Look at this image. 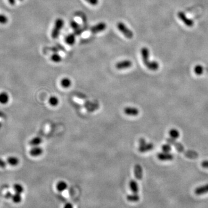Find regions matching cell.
I'll return each mask as SVG.
<instances>
[{
  "mask_svg": "<svg viewBox=\"0 0 208 208\" xmlns=\"http://www.w3.org/2000/svg\"><path fill=\"white\" fill-rule=\"evenodd\" d=\"M141 54L143 63L145 65L150 71H156L159 68V64L156 61H150L149 50L147 48H142L141 50Z\"/></svg>",
  "mask_w": 208,
  "mask_h": 208,
  "instance_id": "cell-1",
  "label": "cell"
},
{
  "mask_svg": "<svg viewBox=\"0 0 208 208\" xmlns=\"http://www.w3.org/2000/svg\"><path fill=\"white\" fill-rule=\"evenodd\" d=\"M64 20L61 18H57L54 22V25L52 31V37L53 39L58 38L60 32L64 26Z\"/></svg>",
  "mask_w": 208,
  "mask_h": 208,
  "instance_id": "cell-2",
  "label": "cell"
},
{
  "mask_svg": "<svg viewBox=\"0 0 208 208\" xmlns=\"http://www.w3.org/2000/svg\"><path fill=\"white\" fill-rule=\"evenodd\" d=\"M118 30L128 39H132L134 36L132 31L123 22H119L117 24Z\"/></svg>",
  "mask_w": 208,
  "mask_h": 208,
  "instance_id": "cell-3",
  "label": "cell"
},
{
  "mask_svg": "<svg viewBox=\"0 0 208 208\" xmlns=\"http://www.w3.org/2000/svg\"><path fill=\"white\" fill-rule=\"evenodd\" d=\"M107 25L104 22H100L91 27L90 31L92 34H97L106 30Z\"/></svg>",
  "mask_w": 208,
  "mask_h": 208,
  "instance_id": "cell-4",
  "label": "cell"
},
{
  "mask_svg": "<svg viewBox=\"0 0 208 208\" xmlns=\"http://www.w3.org/2000/svg\"><path fill=\"white\" fill-rule=\"evenodd\" d=\"M178 16L180 19L183 22V23L188 27H192L194 25V22L192 20L188 18L184 12H179L178 13Z\"/></svg>",
  "mask_w": 208,
  "mask_h": 208,
  "instance_id": "cell-5",
  "label": "cell"
},
{
  "mask_svg": "<svg viewBox=\"0 0 208 208\" xmlns=\"http://www.w3.org/2000/svg\"><path fill=\"white\" fill-rule=\"evenodd\" d=\"M132 65V63L130 60H123V61L118 62L116 64V68L118 69L121 70V69H124L129 68L131 67Z\"/></svg>",
  "mask_w": 208,
  "mask_h": 208,
  "instance_id": "cell-6",
  "label": "cell"
},
{
  "mask_svg": "<svg viewBox=\"0 0 208 208\" xmlns=\"http://www.w3.org/2000/svg\"><path fill=\"white\" fill-rule=\"evenodd\" d=\"M124 112L127 115L136 116L139 114V111L137 108L134 107H126L124 109Z\"/></svg>",
  "mask_w": 208,
  "mask_h": 208,
  "instance_id": "cell-7",
  "label": "cell"
},
{
  "mask_svg": "<svg viewBox=\"0 0 208 208\" xmlns=\"http://www.w3.org/2000/svg\"><path fill=\"white\" fill-rule=\"evenodd\" d=\"M154 148V145L152 143H145L142 145H139V151L141 153H145L149 151L153 150Z\"/></svg>",
  "mask_w": 208,
  "mask_h": 208,
  "instance_id": "cell-8",
  "label": "cell"
},
{
  "mask_svg": "<svg viewBox=\"0 0 208 208\" xmlns=\"http://www.w3.org/2000/svg\"><path fill=\"white\" fill-rule=\"evenodd\" d=\"M195 194L197 195H201L208 193V184L198 187L195 189Z\"/></svg>",
  "mask_w": 208,
  "mask_h": 208,
  "instance_id": "cell-9",
  "label": "cell"
},
{
  "mask_svg": "<svg viewBox=\"0 0 208 208\" xmlns=\"http://www.w3.org/2000/svg\"><path fill=\"white\" fill-rule=\"evenodd\" d=\"M157 157L161 161H169L174 159V156L169 153H160L157 155Z\"/></svg>",
  "mask_w": 208,
  "mask_h": 208,
  "instance_id": "cell-10",
  "label": "cell"
},
{
  "mask_svg": "<svg viewBox=\"0 0 208 208\" xmlns=\"http://www.w3.org/2000/svg\"><path fill=\"white\" fill-rule=\"evenodd\" d=\"M134 174L135 178L141 180L143 176V171L142 166L139 164H136L134 166Z\"/></svg>",
  "mask_w": 208,
  "mask_h": 208,
  "instance_id": "cell-11",
  "label": "cell"
},
{
  "mask_svg": "<svg viewBox=\"0 0 208 208\" xmlns=\"http://www.w3.org/2000/svg\"><path fill=\"white\" fill-rule=\"evenodd\" d=\"M43 153V150L42 148L40 147H35L31 149L30 154L31 156L37 157L41 155Z\"/></svg>",
  "mask_w": 208,
  "mask_h": 208,
  "instance_id": "cell-12",
  "label": "cell"
},
{
  "mask_svg": "<svg viewBox=\"0 0 208 208\" xmlns=\"http://www.w3.org/2000/svg\"><path fill=\"white\" fill-rule=\"evenodd\" d=\"M129 187L131 188V191L133 193L138 194V193L139 191V187H138V184L137 182L134 180H131L129 182Z\"/></svg>",
  "mask_w": 208,
  "mask_h": 208,
  "instance_id": "cell-13",
  "label": "cell"
},
{
  "mask_svg": "<svg viewBox=\"0 0 208 208\" xmlns=\"http://www.w3.org/2000/svg\"><path fill=\"white\" fill-rule=\"evenodd\" d=\"M76 40V37L74 34H70L67 35L65 39V42L69 45H73Z\"/></svg>",
  "mask_w": 208,
  "mask_h": 208,
  "instance_id": "cell-14",
  "label": "cell"
},
{
  "mask_svg": "<svg viewBox=\"0 0 208 208\" xmlns=\"http://www.w3.org/2000/svg\"><path fill=\"white\" fill-rule=\"evenodd\" d=\"M9 96L6 92H2L0 93V103L1 104H7L9 101Z\"/></svg>",
  "mask_w": 208,
  "mask_h": 208,
  "instance_id": "cell-15",
  "label": "cell"
},
{
  "mask_svg": "<svg viewBox=\"0 0 208 208\" xmlns=\"http://www.w3.org/2000/svg\"><path fill=\"white\" fill-rule=\"evenodd\" d=\"M67 187H68L67 183L64 181H60L58 182V183L57 184L56 186L57 189V190L60 192L64 191V190H66Z\"/></svg>",
  "mask_w": 208,
  "mask_h": 208,
  "instance_id": "cell-16",
  "label": "cell"
},
{
  "mask_svg": "<svg viewBox=\"0 0 208 208\" xmlns=\"http://www.w3.org/2000/svg\"><path fill=\"white\" fill-rule=\"evenodd\" d=\"M127 199L128 201L132 202H138L140 199V197L138 194L133 193L132 194H129L127 196Z\"/></svg>",
  "mask_w": 208,
  "mask_h": 208,
  "instance_id": "cell-17",
  "label": "cell"
},
{
  "mask_svg": "<svg viewBox=\"0 0 208 208\" xmlns=\"http://www.w3.org/2000/svg\"><path fill=\"white\" fill-rule=\"evenodd\" d=\"M169 134L170 137H171L173 139H176L180 136V134H179V131L177 130L176 129H175V128H172V129H170V131L169 132Z\"/></svg>",
  "mask_w": 208,
  "mask_h": 208,
  "instance_id": "cell-18",
  "label": "cell"
},
{
  "mask_svg": "<svg viewBox=\"0 0 208 208\" xmlns=\"http://www.w3.org/2000/svg\"><path fill=\"white\" fill-rule=\"evenodd\" d=\"M7 162L12 166H16L18 165L19 160L15 157H9L7 158Z\"/></svg>",
  "mask_w": 208,
  "mask_h": 208,
  "instance_id": "cell-19",
  "label": "cell"
},
{
  "mask_svg": "<svg viewBox=\"0 0 208 208\" xmlns=\"http://www.w3.org/2000/svg\"><path fill=\"white\" fill-rule=\"evenodd\" d=\"M42 139L40 137H35L32 139L30 142V145L34 146H37L41 143Z\"/></svg>",
  "mask_w": 208,
  "mask_h": 208,
  "instance_id": "cell-20",
  "label": "cell"
},
{
  "mask_svg": "<svg viewBox=\"0 0 208 208\" xmlns=\"http://www.w3.org/2000/svg\"><path fill=\"white\" fill-rule=\"evenodd\" d=\"M71 81L68 78H64L61 81V85L64 88H68L71 86Z\"/></svg>",
  "mask_w": 208,
  "mask_h": 208,
  "instance_id": "cell-21",
  "label": "cell"
},
{
  "mask_svg": "<svg viewBox=\"0 0 208 208\" xmlns=\"http://www.w3.org/2000/svg\"><path fill=\"white\" fill-rule=\"evenodd\" d=\"M50 59H51L52 61H53L54 63H56L61 62V60H62L61 57L57 53H54V54H52L51 55Z\"/></svg>",
  "mask_w": 208,
  "mask_h": 208,
  "instance_id": "cell-22",
  "label": "cell"
},
{
  "mask_svg": "<svg viewBox=\"0 0 208 208\" xmlns=\"http://www.w3.org/2000/svg\"><path fill=\"white\" fill-rule=\"evenodd\" d=\"M13 188H14V190L15 191L16 193L21 194L24 191L23 187L20 184H15L13 186Z\"/></svg>",
  "mask_w": 208,
  "mask_h": 208,
  "instance_id": "cell-23",
  "label": "cell"
},
{
  "mask_svg": "<svg viewBox=\"0 0 208 208\" xmlns=\"http://www.w3.org/2000/svg\"><path fill=\"white\" fill-rule=\"evenodd\" d=\"M49 103L50 105L53 106H55L57 105L59 103V100L58 99V98L55 96H52L51 97L49 100Z\"/></svg>",
  "mask_w": 208,
  "mask_h": 208,
  "instance_id": "cell-24",
  "label": "cell"
},
{
  "mask_svg": "<svg viewBox=\"0 0 208 208\" xmlns=\"http://www.w3.org/2000/svg\"><path fill=\"white\" fill-rule=\"evenodd\" d=\"M194 71L197 75H201L203 72V68L201 65H197L194 67Z\"/></svg>",
  "mask_w": 208,
  "mask_h": 208,
  "instance_id": "cell-25",
  "label": "cell"
},
{
  "mask_svg": "<svg viewBox=\"0 0 208 208\" xmlns=\"http://www.w3.org/2000/svg\"><path fill=\"white\" fill-rule=\"evenodd\" d=\"M12 201L16 203H20L22 201V197L20 194H18V193H16L15 194H14L12 196Z\"/></svg>",
  "mask_w": 208,
  "mask_h": 208,
  "instance_id": "cell-26",
  "label": "cell"
},
{
  "mask_svg": "<svg viewBox=\"0 0 208 208\" xmlns=\"http://www.w3.org/2000/svg\"><path fill=\"white\" fill-rule=\"evenodd\" d=\"M8 22V17L3 14H0V24H5Z\"/></svg>",
  "mask_w": 208,
  "mask_h": 208,
  "instance_id": "cell-27",
  "label": "cell"
},
{
  "mask_svg": "<svg viewBox=\"0 0 208 208\" xmlns=\"http://www.w3.org/2000/svg\"><path fill=\"white\" fill-rule=\"evenodd\" d=\"M161 149L162 150V152H165V153H169L170 151L171 150L172 148L171 146H170L168 144H166V145H164L162 147H161Z\"/></svg>",
  "mask_w": 208,
  "mask_h": 208,
  "instance_id": "cell-28",
  "label": "cell"
},
{
  "mask_svg": "<svg viewBox=\"0 0 208 208\" xmlns=\"http://www.w3.org/2000/svg\"><path fill=\"white\" fill-rule=\"evenodd\" d=\"M71 26L75 31H77L80 29V26L79 25V24L75 21H72L71 22Z\"/></svg>",
  "mask_w": 208,
  "mask_h": 208,
  "instance_id": "cell-29",
  "label": "cell"
},
{
  "mask_svg": "<svg viewBox=\"0 0 208 208\" xmlns=\"http://www.w3.org/2000/svg\"><path fill=\"white\" fill-rule=\"evenodd\" d=\"M85 1L92 6H96L99 3V0H85Z\"/></svg>",
  "mask_w": 208,
  "mask_h": 208,
  "instance_id": "cell-30",
  "label": "cell"
},
{
  "mask_svg": "<svg viewBox=\"0 0 208 208\" xmlns=\"http://www.w3.org/2000/svg\"><path fill=\"white\" fill-rule=\"evenodd\" d=\"M201 165L203 168L208 169V160H205V161H203V162H202Z\"/></svg>",
  "mask_w": 208,
  "mask_h": 208,
  "instance_id": "cell-31",
  "label": "cell"
},
{
  "mask_svg": "<svg viewBox=\"0 0 208 208\" xmlns=\"http://www.w3.org/2000/svg\"><path fill=\"white\" fill-rule=\"evenodd\" d=\"M6 165H7L6 162L2 159H0V168H4L6 167Z\"/></svg>",
  "mask_w": 208,
  "mask_h": 208,
  "instance_id": "cell-32",
  "label": "cell"
},
{
  "mask_svg": "<svg viewBox=\"0 0 208 208\" xmlns=\"http://www.w3.org/2000/svg\"><path fill=\"white\" fill-rule=\"evenodd\" d=\"M64 208H73V207L71 203H67L64 205Z\"/></svg>",
  "mask_w": 208,
  "mask_h": 208,
  "instance_id": "cell-33",
  "label": "cell"
},
{
  "mask_svg": "<svg viewBox=\"0 0 208 208\" xmlns=\"http://www.w3.org/2000/svg\"><path fill=\"white\" fill-rule=\"evenodd\" d=\"M8 2L11 5H14L16 3V0H8Z\"/></svg>",
  "mask_w": 208,
  "mask_h": 208,
  "instance_id": "cell-34",
  "label": "cell"
},
{
  "mask_svg": "<svg viewBox=\"0 0 208 208\" xmlns=\"http://www.w3.org/2000/svg\"><path fill=\"white\" fill-rule=\"evenodd\" d=\"M20 1H23V0H20Z\"/></svg>",
  "mask_w": 208,
  "mask_h": 208,
  "instance_id": "cell-35",
  "label": "cell"
}]
</instances>
